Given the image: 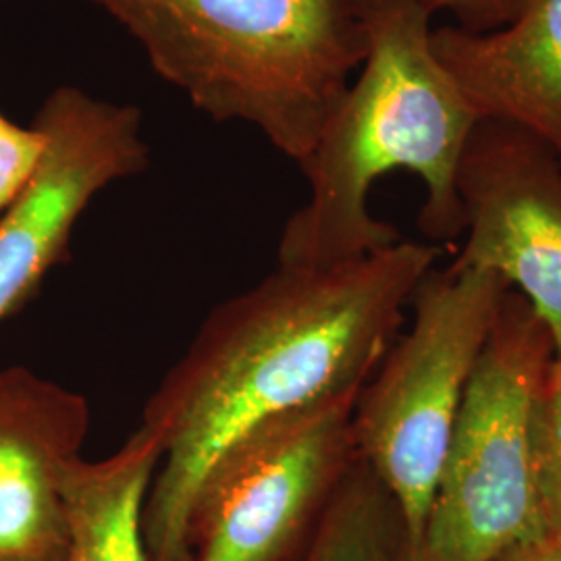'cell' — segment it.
<instances>
[{
    "label": "cell",
    "mask_w": 561,
    "mask_h": 561,
    "mask_svg": "<svg viewBox=\"0 0 561 561\" xmlns=\"http://www.w3.org/2000/svg\"><path fill=\"white\" fill-rule=\"evenodd\" d=\"M354 9L366 59L300 164L310 196L283 229L280 266H331L401 241L368 210L375 181L398 169L424 183V236L463 233L456 175L479 117L433 50V11L422 0H354Z\"/></svg>",
    "instance_id": "7a4b0ae2"
},
{
    "label": "cell",
    "mask_w": 561,
    "mask_h": 561,
    "mask_svg": "<svg viewBox=\"0 0 561 561\" xmlns=\"http://www.w3.org/2000/svg\"><path fill=\"white\" fill-rule=\"evenodd\" d=\"M44 144L38 127L23 129L0 115V213L15 202L36 173Z\"/></svg>",
    "instance_id": "5bb4252c"
},
{
    "label": "cell",
    "mask_w": 561,
    "mask_h": 561,
    "mask_svg": "<svg viewBox=\"0 0 561 561\" xmlns=\"http://www.w3.org/2000/svg\"><path fill=\"white\" fill-rule=\"evenodd\" d=\"M360 391L277 422L227 456L194 502L178 561L296 560L358 456Z\"/></svg>",
    "instance_id": "8992f818"
},
{
    "label": "cell",
    "mask_w": 561,
    "mask_h": 561,
    "mask_svg": "<svg viewBox=\"0 0 561 561\" xmlns=\"http://www.w3.org/2000/svg\"><path fill=\"white\" fill-rule=\"evenodd\" d=\"M140 125L136 108L76 88H59L42 104L34 125L46 140L41 162L0 219V321L32 300L62 261L92 198L146 167Z\"/></svg>",
    "instance_id": "52a82bcc"
},
{
    "label": "cell",
    "mask_w": 561,
    "mask_h": 561,
    "mask_svg": "<svg viewBox=\"0 0 561 561\" xmlns=\"http://www.w3.org/2000/svg\"><path fill=\"white\" fill-rule=\"evenodd\" d=\"M431 42L479 121L520 127L561 159V0H530L495 32L445 25Z\"/></svg>",
    "instance_id": "30bf717a"
},
{
    "label": "cell",
    "mask_w": 561,
    "mask_h": 561,
    "mask_svg": "<svg viewBox=\"0 0 561 561\" xmlns=\"http://www.w3.org/2000/svg\"><path fill=\"white\" fill-rule=\"evenodd\" d=\"M556 343L516 289L466 387L422 547L435 561H493L545 535L533 460L535 401Z\"/></svg>",
    "instance_id": "277c9868"
},
{
    "label": "cell",
    "mask_w": 561,
    "mask_h": 561,
    "mask_svg": "<svg viewBox=\"0 0 561 561\" xmlns=\"http://www.w3.org/2000/svg\"><path fill=\"white\" fill-rule=\"evenodd\" d=\"M456 190L466 243L454 268L497 273L547 324L561 354V159L537 136L479 121Z\"/></svg>",
    "instance_id": "ba28073f"
},
{
    "label": "cell",
    "mask_w": 561,
    "mask_h": 561,
    "mask_svg": "<svg viewBox=\"0 0 561 561\" xmlns=\"http://www.w3.org/2000/svg\"><path fill=\"white\" fill-rule=\"evenodd\" d=\"M154 69L221 121L304 162L366 59L354 0H92Z\"/></svg>",
    "instance_id": "3957f363"
},
{
    "label": "cell",
    "mask_w": 561,
    "mask_h": 561,
    "mask_svg": "<svg viewBox=\"0 0 561 561\" xmlns=\"http://www.w3.org/2000/svg\"><path fill=\"white\" fill-rule=\"evenodd\" d=\"M398 561H435L422 547H410L405 545Z\"/></svg>",
    "instance_id": "e0dca14e"
},
{
    "label": "cell",
    "mask_w": 561,
    "mask_h": 561,
    "mask_svg": "<svg viewBox=\"0 0 561 561\" xmlns=\"http://www.w3.org/2000/svg\"><path fill=\"white\" fill-rule=\"evenodd\" d=\"M433 15L447 11L468 32H495L516 20L530 0H422Z\"/></svg>",
    "instance_id": "9a60e30c"
},
{
    "label": "cell",
    "mask_w": 561,
    "mask_h": 561,
    "mask_svg": "<svg viewBox=\"0 0 561 561\" xmlns=\"http://www.w3.org/2000/svg\"><path fill=\"white\" fill-rule=\"evenodd\" d=\"M512 287L491 271L435 266L416 285L414 321L354 405L356 451L398 500L419 547L474 364Z\"/></svg>",
    "instance_id": "5b68a950"
},
{
    "label": "cell",
    "mask_w": 561,
    "mask_h": 561,
    "mask_svg": "<svg viewBox=\"0 0 561 561\" xmlns=\"http://www.w3.org/2000/svg\"><path fill=\"white\" fill-rule=\"evenodd\" d=\"M405 545L400 503L356 456L294 561H398Z\"/></svg>",
    "instance_id": "7c38bea8"
},
{
    "label": "cell",
    "mask_w": 561,
    "mask_h": 561,
    "mask_svg": "<svg viewBox=\"0 0 561 561\" xmlns=\"http://www.w3.org/2000/svg\"><path fill=\"white\" fill-rule=\"evenodd\" d=\"M159 463L161 449L140 426L108 458H78L67 468V561H150L141 516Z\"/></svg>",
    "instance_id": "8fae6325"
},
{
    "label": "cell",
    "mask_w": 561,
    "mask_h": 561,
    "mask_svg": "<svg viewBox=\"0 0 561 561\" xmlns=\"http://www.w3.org/2000/svg\"><path fill=\"white\" fill-rule=\"evenodd\" d=\"M439 250L398 241L331 266H280L202 322L141 412L161 449L144 503L150 561H178L204 482L264 428L360 391Z\"/></svg>",
    "instance_id": "6da1fadb"
},
{
    "label": "cell",
    "mask_w": 561,
    "mask_h": 561,
    "mask_svg": "<svg viewBox=\"0 0 561 561\" xmlns=\"http://www.w3.org/2000/svg\"><path fill=\"white\" fill-rule=\"evenodd\" d=\"M90 419L78 391L0 368V561H67L62 477L81 458Z\"/></svg>",
    "instance_id": "9c48e42d"
},
{
    "label": "cell",
    "mask_w": 561,
    "mask_h": 561,
    "mask_svg": "<svg viewBox=\"0 0 561 561\" xmlns=\"http://www.w3.org/2000/svg\"><path fill=\"white\" fill-rule=\"evenodd\" d=\"M493 561H561V537L542 535L535 541H526L507 549Z\"/></svg>",
    "instance_id": "2e32d148"
},
{
    "label": "cell",
    "mask_w": 561,
    "mask_h": 561,
    "mask_svg": "<svg viewBox=\"0 0 561 561\" xmlns=\"http://www.w3.org/2000/svg\"><path fill=\"white\" fill-rule=\"evenodd\" d=\"M533 460L545 535L561 537V354L549 362L535 401Z\"/></svg>",
    "instance_id": "4fadbf2b"
}]
</instances>
